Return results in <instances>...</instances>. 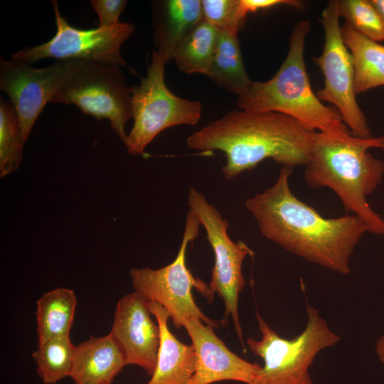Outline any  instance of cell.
I'll list each match as a JSON object with an SVG mask.
<instances>
[{
  "instance_id": "obj_1",
  "label": "cell",
  "mask_w": 384,
  "mask_h": 384,
  "mask_svg": "<svg viewBox=\"0 0 384 384\" xmlns=\"http://www.w3.org/2000/svg\"><path fill=\"white\" fill-rule=\"evenodd\" d=\"M293 168L283 166L274 183L246 200V209L261 234L283 249L342 274L350 272V259L366 223L356 215L326 218L292 192Z\"/></svg>"
},
{
  "instance_id": "obj_2",
  "label": "cell",
  "mask_w": 384,
  "mask_h": 384,
  "mask_svg": "<svg viewBox=\"0 0 384 384\" xmlns=\"http://www.w3.org/2000/svg\"><path fill=\"white\" fill-rule=\"evenodd\" d=\"M314 132L282 113L233 110L193 132L186 143L202 154L223 152L222 172L230 181L267 159L283 166H305L310 159Z\"/></svg>"
},
{
  "instance_id": "obj_3",
  "label": "cell",
  "mask_w": 384,
  "mask_h": 384,
  "mask_svg": "<svg viewBox=\"0 0 384 384\" xmlns=\"http://www.w3.org/2000/svg\"><path fill=\"white\" fill-rule=\"evenodd\" d=\"M384 149V136L360 138L350 131L314 132L305 182L313 188L327 187L340 198L345 209L361 218L369 233L384 234L383 218L369 206L366 197L384 176V162L368 150Z\"/></svg>"
},
{
  "instance_id": "obj_4",
  "label": "cell",
  "mask_w": 384,
  "mask_h": 384,
  "mask_svg": "<svg viewBox=\"0 0 384 384\" xmlns=\"http://www.w3.org/2000/svg\"><path fill=\"white\" fill-rule=\"evenodd\" d=\"M310 29L309 20L294 26L287 56L277 72L265 82L252 81L246 92L238 97V107L252 112L286 114L311 132L350 131L338 111L324 105L311 87L304 54Z\"/></svg>"
},
{
  "instance_id": "obj_5",
  "label": "cell",
  "mask_w": 384,
  "mask_h": 384,
  "mask_svg": "<svg viewBox=\"0 0 384 384\" xmlns=\"http://www.w3.org/2000/svg\"><path fill=\"white\" fill-rule=\"evenodd\" d=\"M304 331L292 339L279 336L256 313L262 338H247L251 352L264 361L251 384H314L309 369L316 355L335 346L341 337L329 327L318 309L308 305Z\"/></svg>"
},
{
  "instance_id": "obj_6",
  "label": "cell",
  "mask_w": 384,
  "mask_h": 384,
  "mask_svg": "<svg viewBox=\"0 0 384 384\" xmlns=\"http://www.w3.org/2000/svg\"><path fill=\"white\" fill-rule=\"evenodd\" d=\"M164 59L155 50L145 77L129 87L133 127L124 144L129 154H144L162 131L171 127L196 125L202 114L199 101L174 94L164 80Z\"/></svg>"
},
{
  "instance_id": "obj_7",
  "label": "cell",
  "mask_w": 384,
  "mask_h": 384,
  "mask_svg": "<svg viewBox=\"0 0 384 384\" xmlns=\"http://www.w3.org/2000/svg\"><path fill=\"white\" fill-rule=\"evenodd\" d=\"M200 223L188 210L181 246L174 260L159 269L132 268L129 271L134 292L149 302H156L169 314L174 325L179 329L183 321L195 318L218 329L219 324L206 316L195 303L192 289L196 288L209 302V287L195 277L186 266V250L197 238Z\"/></svg>"
},
{
  "instance_id": "obj_8",
  "label": "cell",
  "mask_w": 384,
  "mask_h": 384,
  "mask_svg": "<svg viewBox=\"0 0 384 384\" xmlns=\"http://www.w3.org/2000/svg\"><path fill=\"white\" fill-rule=\"evenodd\" d=\"M50 103L73 105L97 119H108L125 144V124L132 118L131 93L120 66L78 60Z\"/></svg>"
},
{
  "instance_id": "obj_9",
  "label": "cell",
  "mask_w": 384,
  "mask_h": 384,
  "mask_svg": "<svg viewBox=\"0 0 384 384\" xmlns=\"http://www.w3.org/2000/svg\"><path fill=\"white\" fill-rule=\"evenodd\" d=\"M187 203L189 210L196 217L206 233V238L214 255V265L208 284L211 302L215 293L223 299L225 311L219 324H228L231 316L235 332L243 345L242 331L238 316V297L245 280L242 272V262L253 251L243 242H233L228 234L227 219L206 199L202 192L191 187L188 190Z\"/></svg>"
},
{
  "instance_id": "obj_10",
  "label": "cell",
  "mask_w": 384,
  "mask_h": 384,
  "mask_svg": "<svg viewBox=\"0 0 384 384\" xmlns=\"http://www.w3.org/2000/svg\"><path fill=\"white\" fill-rule=\"evenodd\" d=\"M340 18L338 1H329L319 18L324 30L323 51L314 58L324 76V87L316 96L334 105L352 135L371 138L365 114L356 101L353 58L342 38Z\"/></svg>"
},
{
  "instance_id": "obj_11",
  "label": "cell",
  "mask_w": 384,
  "mask_h": 384,
  "mask_svg": "<svg viewBox=\"0 0 384 384\" xmlns=\"http://www.w3.org/2000/svg\"><path fill=\"white\" fill-rule=\"evenodd\" d=\"M56 33L48 41L26 47L10 58L32 64L45 58L57 60L97 61L124 67L121 48L134 31V26L119 22L110 28L79 29L70 25L60 14L57 1H52Z\"/></svg>"
},
{
  "instance_id": "obj_12",
  "label": "cell",
  "mask_w": 384,
  "mask_h": 384,
  "mask_svg": "<svg viewBox=\"0 0 384 384\" xmlns=\"http://www.w3.org/2000/svg\"><path fill=\"white\" fill-rule=\"evenodd\" d=\"M78 60H56L36 68L10 58L0 59V89L9 97L25 144L44 107L50 102Z\"/></svg>"
},
{
  "instance_id": "obj_13",
  "label": "cell",
  "mask_w": 384,
  "mask_h": 384,
  "mask_svg": "<svg viewBox=\"0 0 384 384\" xmlns=\"http://www.w3.org/2000/svg\"><path fill=\"white\" fill-rule=\"evenodd\" d=\"M149 302L134 292L117 303L110 331L127 365H136L151 376L156 369L160 341L158 324L153 321Z\"/></svg>"
},
{
  "instance_id": "obj_14",
  "label": "cell",
  "mask_w": 384,
  "mask_h": 384,
  "mask_svg": "<svg viewBox=\"0 0 384 384\" xmlns=\"http://www.w3.org/2000/svg\"><path fill=\"white\" fill-rule=\"evenodd\" d=\"M196 353L194 374L188 384H212L233 380L251 384L261 366L230 351L214 333L213 327L195 318L182 324Z\"/></svg>"
},
{
  "instance_id": "obj_15",
  "label": "cell",
  "mask_w": 384,
  "mask_h": 384,
  "mask_svg": "<svg viewBox=\"0 0 384 384\" xmlns=\"http://www.w3.org/2000/svg\"><path fill=\"white\" fill-rule=\"evenodd\" d=\"M149 307L159 325L160 341L156 367L146 384H188L196 366L193 346L181 342L171 332L164 307L156 302H149Z\"/></svg>"
},
{
  "instance_id": "obj_16",
  "label": "cell",
  "mask_w": 384,
  "mask_h": 384,
  "mask_svg": "<svg viewBox=\"0 0 384 384\" xmlns=\"http://www.w3.org/2000/svg\"><path fill=\"white\" fill-rule=\"evenodd\" d=\"M126 365L124 356L110 334L90 336L76 346L69 377L74 384H112Z\"/></svg>"
},
{
  "instance_id": "obj_17",
  "label": "cell",
  "mask_w": 384,
  "mask_h": 384,
  "mask_svg": "<svg viewBox=\"0 0 384 384\" xmlns=\"http://www.w3.org/2000/svg\"><path fill=\"white\" fill-rule=\"evenodd\" d=\"M154 11L155 51L168 63L173 60L176 49L182 39L203 19L201 1H157Z\"/></svg>"
},
{
  "instance_id": "obj_18",
  "label": "cell",
  "mask_w": 384,
  "mask_h": 384,
  "mask_svg": "<svg viewBox=\"0 0 384 384\" xmlns=\"http://www.w3.org/2000/svg\"><path fill=\"white\" fill-rule=\"evenodd\" d=\"M341 35L353 58L356 95L384 85V46L361 35L346 23L341 26Z\"/></svg>"
},
{
  "instance_id": "obj_19",
  "label": "cell",
  "mask_w": 384,
  "mask_h": 384,
  "mask_svg": "<svg viewBox=\"0 0 384 384\" xmlns=\"http://www.w3.org/2000/svg\"><path fill=\"white\" fill-rule=\"evenodd\" d=\"M207 76L238 97L249 89L252 81L245 68L238 34L220 31Z\"/></svg>"
},
{
  "instance_id": "obj_20",
  "label": "cell",
  "mask_w": 384,
  "mask_h": 384,
  "mask_svg": "<svg viewBox=\"0 0 384 384\" xmlns=\"http://www.w3.org/2000/svg\"><path fill=\"white\" fill-rule=\"evenodd\" d=\"M36 304L38 344L54 337L70 336L77 306L73 289H52L44 293Z\"/></svg>"
},
{
  "instance_id": "obj_21",
  "label": "cell",
  "mask_w": 384,
  "mask_h": 384,
  "mask_svg": "<svg viewBox=\"0 0 384 384\" xmlns=\"http://www.w3.org/2000/svg\"><path fill=\"white\" fill-rule=\"evenodd\" d=\"M219 29L204 19L196 25L182 39L174 58L177 68L186 74L208 75Z\"/></svg>"
},
{
  "instance_id": "obj_22",
  "label": "cell",
  "mask_w": 384,
  "mask_h": 384,
  "mask_svg": "<svg viewBox=\"0 0 384 384\" xmlns=\"http://www.w3.org/2000/svg\"><path fill=\"white\" fill-rule=\"evenodd\" d=\"M75 348L70 336L54 337L38 344L32 356L44 384H55L70 375Z\"/></svg>"
},
{
  "instance_id": "obj_23",
  "label": "cell",
  "mask_w": 384,
  "mask_h": 384,
  "mask_svg": "<svg viewBox=\"0 0 384 384\" xmlns=\"http://www.w3.org/2000/svg\"><path fill=\"white\" fill-rule=\"evenodd\" d=\"M23 142L17 113L10 101L0 97V176L17 170Z\"/></svg>"
},
{
  "instance_id": "obj_24",
  "label": "cell",
  "mask_w": 384,
  "mask_h": 384,
  "mask_svg": "<svg viewBox=\"0 0 384 384\" xmlns=\"http://www.w3.org/2000/svg\"><path fill=\"white\" fill-rule=\"evenodd\" d=\"M340 17L355 31L375 41H384V22L370 0L338 1Z\"/></svg>"
},
{
  "instance_id": "obj_25",
  "label": "cell",
  "mask_w": 384,
  "mask_h": 384,
  "mask_svg": "<svg viewBox=\"0 0 384 384\" xmlns=\"http://www.w3.org/2000/svg\"><path fill=\"white\" fill-rule=\"evenodd\" d=\"M201 7L203 19L220 31L238 34L245 24L240 0H202Z\"/></svg>"
},
{
  "instance_id": "obj_26",
  "label": "cell",
  "mask_w": 384,
  "mask_h": 384,
  "mask_svg": "<svg viewBox=\"0 0 384 384\" xmlns=\"http://www.w3.org/2000/svg\"><path fill=\"white\" fill-rule=\"evenodd\" d=\"M90 2L97 14L98 28H110L118 24L127 5L125 0H91Z\"/></svg>"
},
{
  "instance_id": "obj_27",
  "label": "cell",
  "mask_w": 384,
  "mask_h": 384,
  "mask_svg": "<svg viewBox=\"0 0 384 384\" xmlns=\"http://www.w3.org/2000/svg\"><path fill=\"white\" fill-rule=\"evenodd\" d=\"M243 13H255L258 10L267 9L277 6H289L300 9L302 3L297 0H240Z\"/></svg>"
},
{
  "instance_id": "obj_28",
  "label": "cell",
  "mask_w": 384,
  "mask_h": 384,
  "mask_svg": "<svg viewBox=\"0 0 384 384\" xmlns=\"http://www.w3.org/2000/svg\"><path fill=\"white\" fill-rule=\"evenodd\" d=\"M375 351L380 361L384 366V334L378 339Z\"/></svg>"
},
{
  "instance_id": "obj_29",
  "label": "cell",
  "mask_w": 384,
  "mask_h": 384,
  "mask_svg": "<svg viewBox=\"0 0 384 384\" xmlns=\"http://www.w3.org/2000/svg\"><path fill=\"white\" fill-rule=\"evenodd\" d=\"M384 22V0H370Z\"/></svg>"
},
{
  "instance_id": "obj_30",
  "label": "cell",
  "mask_w": 384,
  "mask_h": 384,
  "mask_svg": "<svg viewBox=\"0 0 384 384\" xmlns=\"http://www.w3.org/2000/svg\"><path fill=\"white\" fill-rule=\"evenodd\" d=\"M383 223H384V216L383 217Z\"/></svg>"
}]
</instances>
